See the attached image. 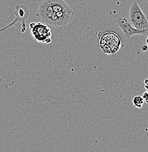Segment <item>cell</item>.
<instances>
[{
    "mask_svg": "<svg viewBox=\"0 0 148 152\" xmlns=\"http://www.w3.org/2000/svg\"><path fill=\"white\" fill-rule=\"evenodd\" d=\"M68 6L65 0H43L38 7L36 15L46 23L52 14L63 10Z\"/></svg>",
    "mask_w": 148,
    "mask_h": 152,
    "instance_id": "cell-1",
    "label": "cell"
},
{
    "mask_svg": "<svg viewBox=\"0 0 148 152\" xmlns=\"http://www.w3.org/2000/svg\"><path fill=\"white\" fill-rule=\"evenodd\" d=\"M99 47L103 53L113 54L120 50L121 39L117 33L108 31L103 33L99 37Z\"/></svg>",
    "mask_w": 148,
    "mask_h": 152,
    "instance_id": "cell-2",
    "label": "cell"
},
{
    "mask_svg": "<svg viewBox=\"0 0 148 152\" xmlns=\"http://www.w3.org/2000/svg\"><path fill=\"white\" fill-rule=\"evenodd\" d=\"M129 22L134 28L139 30L148 28V16L144 13L137 2L131 4L129 9Z\"/></svg>",
    "mask_w": 148,
    "mask_h": 152,
    "instance_id": "cell-3",
    "label": "cell"
},
{
    "mask_svg": "<svg viewBox=\"0 0 148 152\" xmlns=\"http://www.w3.org/2000/svg\"><path fill=\"white\" fill-rule=\"evenodd\" d=\"M29 30L32 36L40 42L49 44L52 42V31L50 28L46 23H41L40 22L29 23Z\"/></svg>",
    "mask_w": 148,
    "mask_h": 152,
    "instance_id": "cell-4",
    "label": "cell"
},
{
    "mask_svg": "<svg viewBox=\"0 0 148 152\" xmlns=\"http://www.w3.org/2000/svg\"><path fill=\"white\" fill-rule=\"evenodd\" d=\"M115 23L116 25L122 30L124 37L127 38V39H129L130 37L135 35V34H147L148 35V28L143 30L137 29L130 24L128 19L123 18V17H118L116 19Z\"/></svg>",
    "mask_w": 148,
    "mask_h": 152,
    "instance_id": "cell-5",
    "label": "cell"
},
{
    "mask_svg": "<svg viewBox=\"0 0 148 152\" xmlns=\"http://www.w3.org/2000/svg\"><path fill=\"white\" fill-rule=\"evenodd\" d=\"M15 18L10 24L9 25L10 27L13 25L15 24L16 22H21V32H26L27 26L26 20H27L29 16V11L26 6L21 5V4H17L15 8Z\"/></svg>",
    "mask_w": 148,
    "mask_h": 152,
    "instance_id": "cell-6",
    "label": "cell"
},
{
    "mask_svg": "<svg viewBox=\"0 0 148 152\" xmlns=\"http://www.w3.org/2000/svg\"><path fill=\"white\" fill-rule=\"evenodd\" d=\"M132 102H133V105H134V107H137V108H141V107H142L143 104H144V99H143L142 96H136L133 98Z\"/></svg>",
    "mask_w": 148,
    "mask_h": 152,
    "instance_id": "cell-7",
    "label": "cell"
},
{
    "mask_svg": "<svg viewBox=\"0 0 148 152\" xmlns=\"http://www.w3.org/2000/svg\"><path fill=\"white\" fill-rule=\"evenodd\" d=\"M142 97H143V99H144V102H147V103H148V91H145V92L143 94Z\"/></svg>",
    "mask_w": 148,
    "mask_h": 152,
    "instance_id": "cell-8",
    "label": "cell"
},
{
    "mask_svg": "<svg viewBox=\"0 0 148 152\" xmlns=\"http://www.w3.org/2000/svg\"><path fill=\"white\" fill-rule=\"evenodd\" d=\"M143 50H146L147 49V45H144V46H143Z\"/></svg>",
    "mask_w": 148,
    "mask_h": 152,
    "instance_id": "cell-9",
    "label": "cell"
},
{
    "mask_svg": "<svg viewBox=\"0 0 148 152\" xmlns=\"http://www.w3.org/2000/svg\"><path fill=\"white\" fill-rule=\"evenodd\" d=\"M1 81H2V78H1V77L0 76V83H1Z\"/></svg>",
    "mask_w": 148,
    "mask_h": 152,
    "instance_id": "cell-10",
    "label": "cell"
},
{
    "mask_svg": "<svg viewBox=\"0 0 148 152\" xmlns=\"http://www.w3.org/2000/svg\"><path fill=\"white\" fill-rule=\"evenodd\" d=\"M146 42H147V45H148V37L147 38V39H146Z\"/></svg>",
    "mask_w": 148,
    "mask_h": 152,
    "instance_id": "cell-11",
    "label": "cell"
}]
</instances>
